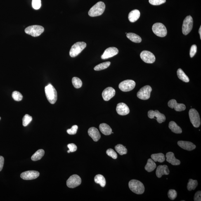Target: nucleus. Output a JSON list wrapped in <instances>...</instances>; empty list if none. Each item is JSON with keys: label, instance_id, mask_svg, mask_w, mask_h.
I'll list each match as a JSON object with an SVG mask.
<instances>
[{"label": "nucleus", "instance_id": "nucleus-41", "mask_svg": "<svg viewBox=\"0 0 201 201\" xmlns=\"http://www.w3.org/2000/svg\"><path fill=\"white\" fill-rule=\"evenodd\" d=\"M149 2L153 6H159L166 2V0H149Z\"/></svg>", "mask_w": 201, "mask_h": 201}, {"label": "nucleus", "instance_id": "nucleus-45", "mask_svg": "<svg viewBox=\"0 0 201 201\" xmlns=\"http://www.w3.org/2000/svg\"><path fill=\"white\" fill-rule=\"evenodd\" d=\"M194 200L195 201H201V192L200 191H199L195 193Z\"/></svg>", "mask_w": 201, "mask_h": 201}, {"label": "nucleus", "instance_id": "nucleus-28", "mask_svg": "<svg viewBox=\"0 0 201 201\" xmlns=\"http://www.w3.org/2000/svg\"><path fill=\"white\" fill-rule=\"evenodd\" d=\"M94 181L95 183L99 184L102 188H104L106 185V180L102 175H96L94 178Z\"/></svg>", "mask_w": 201, "mask_h": 201}, {"label": "nucleus", "instance_id": "nucleus-3", "mask_svg": "<svg viewBox=\"0 0 201 201\" xmlns=\"http://www.w3.org/2000/svg\"><path fill=\"white\" fill-rule=\"evenodd\" d=\"M105 8V3L103 2H99L90 9L88 15L91 17L100 16L104 13Z\"/></svg>", "mask_w": 201, "mask_h": 201}, {"label": "nucleus", "instance_id": "nucleus-49", "mask_svg": "<svg viewBox=\"0 0 201 201\" xmlns=\"http://www.w3.org/2000/svg\"><path fill=\"white\" fill-rule=\"evenodd\" d=\"M1 117H0V120H1Z\"/></svg>", "mask_w": 201, "mask_h": 201}, {"label": "nucleus", "instance_id": "nucleus-32", "mask_svg": "<svg viewBox=\"0 0 201 201\" xmlns=\"http://www.w3.org/2000/svg\"><path fill=\"white\" fill-rule=\"evenodd\" d=\"M115 149L118 153L121 155H125L127 153V149L122 144H118L116 146Z\"/></svg>", "mask_w": 201, "mask_h": 201}, {"label": "nucleus", "instance_id": "nucleus-22", "mask_svg": "<svg viewBox=\"0 0 201 201\" xmlns=\"http://www.w3.org/2000/svg\"><path fill=\"white\" fill-rule=\"evenodd\" d=\"M167 162H169L173 165H180L181 162L178 159H176L175 157L174 154L172 152H169L166 154Z\"/></svg>", "mask_w": 201, "mask_h": 201}, {"label": "nucleus", "instance_id": "nucleus-38", "mask_svg": "<svg viewBox=\"0 0 201 201\" xmlns=\"http://www.w3.org/2000/svg\"><path fill=\"white\" fill-rule=\"evenodd\" d=\"M168 195L170 199L171 200H174L177 197V192L174 190H169L168 192Z\"/></svg>", "mask_w": 201, "mask_h": 201}, {"label": "nucleus", "instance_id": "nucleus-46", "mask_svg": "<svg viewBox=\"0 0 201 201\" xmlns=\"http://www.w3.org/2000/svg\"><path fill=\"white\" fill-rule=\"evenodd\" d=\"M4 163V159L2 156H0V171L2 169Z\"/></svg>", "mask_w": 201, "mask_h": 201}, {"label": "nucleus", "instance_id": "nucleus-25", "mask_svg": "<svg viewBox=\"0 0 201 201\" xmlns=\"http://www.w3.org/2000/svg\"><path fill=\"white\" fill-rule=\"evenodd\" d=\"M169 127L172 132L176 133V134H181L182 132V130L181 128L174 121H171L169 122Z\"/></svg>", "mask_w": 201, "mask_h": 201}, {"label": "nucleus", "instance_id": "nucleus-47", "mask_svg": "<svg viewBox=\"0 0 201 201\" xmlns=\"http://www.w3.org/2000/svg\"><path fill=\"white\" fill-rule=\"evenodd\" d=\"M201 26L200 27V28L199 29V32L200 35V39H201Z\"/></svg>", "mask_w": 201, "mask_h": 201}, {"label": "nucleus", "instance_id": "nucleus-20", "mask_svg": "<svg viewBox=\"0 0 201 201\" xmlns=\"http://www.w3.org/2000/svg\"><path fill=\"white\" fill-rule=\"evenodd\" d=\"M88 134L95 142L98 141L101 137L98 130L94 127L90 128L88 129Z\"/></svg>", "mask_w": 201, "mask_h": 201}, {"label": "nucleus", "instance_id": "nucleus-43", "mask_svg": "<svg viewBox=\"0 0 201 201\" xmlns=\"http://www.w3.org/2000/svg\"><path fill=\"white\" fill-rule=\"evenodd\" d=\"M197 51V47L196 45L194 44L192 45L190 50V56L192 58L195 55Z\"/></svg>", "mask_w": 201, "mask_h": 201}, {"label": "nucleus", "instance_id": "nucleus-31", "mask_svg": "<svg viewBox=\"0 0 201 201\" xmlns=\"http://www.w3.org/2000/svg\"><path fill=\"white\" fill-rule=\"evenodd\" d=\"M177 74L178 77L179 78L185 82H189L190 79L188 76L185 74L183 71L181 69H178L177 71Z\"/></svg>", "mask_w": 201, "mask_h": 201}, {"label": "nucleus", "instance_id": "nucleus-44", "mask_svg": "<svg viewBox=\"0 0 201 201\" xmlns=\"http://www.w3.org/2000/svg\"><path fill=\"white\" fill-rule=\"evenodd\" d=\"M67 147L69 149L70 152H73L76 151L77 150V147L76 145L74 143H70L67 145Z\"/></svg>", "mask_w": 201, "mask_h": 201}, {"label": "nucleus", "instance_id": "nucleus-7", "mask_svg": "<svg viewBox=\"0 0 201 201\" xmlns=\"http://www.w3.org/2000/svg\"><path fill=\"white\" fill-rule=\"evenodd\" d=\"M191 122L194 127L198 128L200 127L201 121L200 116L198 112L195 109H191L189 112Z\"/></svg>", "mask_w": 201, "mask_h": 201}, {"label": "nucleus", "instance_id": "nucleus-11", "mask_svg": "<svg viewBox=\"0 0 201 201\" xmlns=\"http://www.w3.org/2000/svg\"><path fill=\"white\" fill-rule=\"evenodd\" d=\"M82 180L77 175H72L66 181L67 186L70 188H74L79 186L81 184Z\"/></svg>", "mask_w": 201, "mask_h": 201}, {"label": "nucleus", "instance_id": "nucleus-14", "mask_svg": "<svg viewBox=\"0 0 201 201\" xmlns=\"http://www.w3.org/2000/svg\"><path fill=\"white\" fill-rule=\"evenodd\" d=\"M40 173L36 171H28L21 173V177L24 180H32L39 177Z\"/></svg>", "mask_w": 201, "mask_h": 201}, {"label": "nucleus", "instance_id": "nucleus-13", "mask_svg": "<svg viewBox=\"0 0 201 201\" xmlns=\"http://www.w3.org/2000/svg\"><path fill=\"white\" fill-rule=\"evenodd\" d=\"M140 57L143 61L148 63H154L156 59L155 55L150 51L144 50L142 52Z\"/></svg>", "mask_w": 201, "mask_h": 201}, {"label": "nucleus", "instance_id": "nucleus-37", "mask_svg": "<svg viewBox=\"0 0 201 201\" xmlns=\"http://www.w3.org/2000/svg\"><path fill=\"white\" fill-rule=\"evenodd\" d=\"M12 97L14 100L17 101H20L23 98V96L21 93L17 91L13 92L12 93Z\"/></svg>", "mask_w": 201, "mask_h": 201}, {"label": "nucleus", "instance_id": "nucleus-40", "mask_svg": "<svg viewBox=\"0 0 201 201\" xmlns=\"http://www.w3.org/2000/svg\"><path fill=\"white\" fill-rule=\"evenodd\" d=\"M32 5L33 8L35 9H39L41 6V0H32Z\"/></svg>", "mask_w": 201, "mask_h": 201}, {"label": "nucleus", "instance_id": "nucleus-2", "mask_svg": "<svg viewBox=\"0 0 201 201\" xmlns=\"http://www.w3.org/2000/svg\"><path fill=\"white\" fill-rule=\"evenodd\" d=\"M46 97L48 101L51 104H54L57 101L58 95L56 90L52 85L49 84L45 88Z\"/></svg>", "mask_w": 201, "mask_h": 201}, {"label": "nucleus", "instance_id": "nucleus-15", "mask_svg": "<svg viewBox=\"0 0 201 201\" xmlns=\"http://www.w3.org/2000/svg\"><path fill=\"white\" fill-rule=\"evenodd\" d=\"M119 53V50L115 47H110L105 50L101 58L103 59H106L116 56Z\"/></svg>", "mask_w": 201, "mask_h": 201}, {"label": "nucleus", "instance_id": "nucleus-21", "mask_svg": "<svg viewBox=\"0 0 201 201\" xmlns=\"http://www.w3.org/2000/svg\"><path fill=\"white\" fill-rule=\"evenodd\" d=\"M169 174V170L167 165L158 166L156 171L157 176L159 178L161 177L163 175H168Z\"/></svg>", "mask_w": 201, "mask_h": 201}, {"label": "nucleus", "instance_id": "nucleus-36", "mask_svg": "<svg viewBox=\"0 0 201 201\" xmlns=\"http://www.w3.org/2000/svg\"><path fill=\"white\" fill-rule=\"evenodd\" d=\"M32 120V117L28 114H25L22 119V124L24 127L27 126Z\"/></svg>", "mask_w": 201, "mask_h": 201}, {"label": "nucleus", "instance_id": "nucleus-26", "mask_svg": "<svg viewBox=\"0 0 201 201\" xmlns=\"http://www.w3.org/2000/svg\"><path fill=\"white\" fill-rule=\"evenodd\" d=\"M157 167L156 164L152 159H149L146 165L145 166L146 170L148 172H151L153 171Z\"/></svg>", "mask_w": 201, "mask_h": 201}, {"label": "nucleus", "instance_id": "nucleus-8", "mask_svg": "<svg viewBox=\"0 0 201 201\" xmlns=\"http://www.w3.org/2000/svg\"><path fill=\"white\" fill-rule=\"evenodd\" d=\"M193 18L191 16H187L184 20L182 32L184 35H187L191 32L193 28Z\"/></svg>", "mask_w": 201, "mask_h": 201}, {"label": "nucleus", "instance_id": "nucleus-17", "mask_svg": "<svg viewBox=\"0 0 201 201\" xmlns=\"http://www.w3.org/2000/svg\"><path fill=\"white\" fill-rule=\"evenodd\" d=\"M116 91L113 88L109 87L105 88L102 93V97L105 101H108L115 95Z\"/></svg>", "mask_w": 201, "mask_h": 201}, {"label": "nucleus", "instance_id": "nucleus-23", "mask_svg": "<svg viewBox=\"0 0 201 201\" xmlns=\"http://www.w3.org/2000/svg\"><path fill=\"white\" fill-rule=\"evenodd\" d=\"M140 15V12L138 10H133L129 13L128 18L130 22H135L139 18Z\"/></svg>", "mask_w": 201, "mask_h": 201}, {"label": "nucleus", "instance_id": "nucleus-5", "mask_svg": "<svg viewBox=\"0 0 201 201\" xmlns=\"http://www.w3.org/2000/svg\"><path fill=\"white\" fill-rule=\"evenodd\" d=\"M25 32L26 33L33 37H38L44 32V28L40 25H31L26 28Z\"/></svg>", "mask_w": 201, "mask_h": 201}, {"label": "nucleus", "instance_id": "nucleus-35", "mask_svg": "<svg viewBox=\"0 0 201 201\" xmlns=\"http://www.w3.org/2000/svg\"><path fill=\"white\" fill-rule=\"evenodd\" d=\"M72 83L74 87L77 89L80 88L82 86V81L78 78L74 77L73 78Z\"/></svg>", "mask_w": 201, "mask_h": 201}, {"label": "nucleus", "instance_id": "nucleus-18", "mask_svg": "<svg viewBox=\"0 0 201 201\" xmlns=\"http://www.w3.org/2000/svg\"><path fill=\"white\" fill-rule=\"evenodd\" d=\"M116 112L119 115L125 116L129 114L130 110L129 107L124 103H119L117 105Z\"/></svg>", "mask_w": 201, "mask_h": 201}, {"label": "nucleus", "instance_id": "nucleus-4", "mask_svg": "<svg viewBox=\"0 0 201 201\" xmlns=\"http://www.w3.org/2000/svg\"><path fill=\"white\" fill-rule=\"evenodd\" d=\"M86 44L84 42H78L74 44L70 50L69 55L72 58L77 56L86 47Z\"/></svg>", "mask_w": 201, "mask_h": 201}, {"label": "nucleus", "instance_id": "nucleus-48", "mask_svg": "<svg viewBox=\"0 0 201 201\" xmlns=\"http://www.w3.org/2000/svg\"><path fill=\"white\" fill-rule=\"evenodd\" d=\"M67 152H68V153H69L70 152V150H69L67 151Z\"/></svg>", "mask_w": 201, "mask_h": 201}, {"label": "nucleus", "instance_id": "nucleus-39", "mask_svg": "<svg viewBox=\"0 0 201 201\" xmlns=\"http://www.w3.org/2000/svg\"><path fill=\"white\" fill-rule=\"evenodd\" d=\"M106 154L108 156L112 157L114 159H116L117 155L115 151L112 149H109L106 151Z\"/></svg>", "mask_w": 201, "mask_h": 201}, {"label": "nucleus", "instance_id": "nucleus-12", "mask_svg": "<svg viewBox=\"0 0 201 201\" xmlns=\"http://www.w3.org/2000/svg\"><path fill=\"white\" fill-rule=\"evenodd\" d=\"M148 117L150 119H152L156 118L157 122L159 123H161L166 120V117L164 114L161 113L159 111L151 110L148 112Z\"/></svg>", "mask_w": 201, "mask_h": 201}, {"label": "nucleus", "instance_id": "nucleus-6", "mask_svg": "<svg viewBox=\"0 0 201 201\" xmlns=\"http://www.w3.org/2000/svg\"><path fill=\"white\" fill-rule=\"evenodd\" d=\"M152 29L154 33L158 37H163L167 36V29L165 26L162 23L157 22L154 24Z\"/></svg>", "mask_w": 201, "mask_h": 201}, {"label": "nucleus", "instance_id": "nucleus-1", "mask_svg": "<svg viewBox=\"0 0 201 201\" xmlns=\"http://www.w3.org/2000/svg\"><path fill=\"white\" fill-rule=\"evenodd\" d=\"M129 188L131 191L137 195H142L145 192V188L143 184L136 180H132L129 183Z\"/></svg>", "mask_w": 201, "mask_h": 201}, {"label": "nucleus", "instance_id": "nucleus-42", "mask_svg": "<svg viewBox=\"0 0 201 201\" xmlns=\"http://www.w3.org/2000/svg\"><path fill=\"white\" fill-rule=\"evenodd\" d=\"M78 126L77 125H74L70 129L67 130V132L70 135H75L77 133Z\"/></svg>", "mask_w": 201, "mask_h": 201}, {"label": "nucleus", "instance_id": "nucleus-19", "mask_svg": "<svg viewBox=\"0 0 201 201\" xmlns=\"http://www.w3.org/2000/svg\"><path fill=\"white\" fill-rule=\"evenodd\" d=\"M177 144L181 148L188 151L193 150L196 148V146L190 142L179 141L178 142Z\"/></svg>", "mask_w": 201, "mask_h": 201}, {"label": "nucleus", "instance_id": "nucleus-30", "mask_svg": "<svg viewBox=\"0 0 201 201\" xmlns=\"http://www.w3.org/2000/svg\"><path fill=\"white\" fill-rule=\"evenodd\" d=\"M44 150L40 149L38 150L36 153L32 155L31 159L33 161H37L40 160L44 156Z\"/></svg>", "mask_w": 201, "mask_h": 201}, {"label": "nucleus", "instance_id": "nucleus-27", "mask_svg": "<svg viewBox=\"0 0 201 201\" xmlns=\"http://www.w3.org/2000/svg\"><path fill=\"white\" fill-rule=\"evenodd\" d=\"M151 157L155 162H158L162 163L164 162L165 160V156L164 154L161 153L152 154Z\"/></svg>", "mask_w": 201, "mask_h": 201}, {"label": "nucleus", "instance_id": "nucleus-10", "mask_svg": "<svg viewBox=\"0 0 201 201\" xmlns=\"http://www.w3.org/2000/svg\"><path fill=\"white\" fill-rule=\"evenodd\" d=\"M136 86V83L132 80H126L123 81L119 85V88L123 92H129L131 91Z\"/></svg>", "mask_w": 201, "mask_h": 201}, {"label": "nucleus", "instance_id": "nucleus-24", "mask_svg": "<svg viewBox=\"0 0 201 201\" xmlns=\"http://www.w3.org/2000/svg\"><path fill=\"white\" fill-rule=\"evenodd\" d=\"M99 129L100 131L104 135H109L112 134V130L110 126L106 123H102L100 125Z\"/></svg>", "mask_w": 201, "mask_h": 201}, {"label": "nucleus", "instance_id": "nucleus-9", "mask_svg": "<svg viewBox=\"0 0 201 201\" xmlns=\"http://www.w3.org/2000/svg\"><path fill=\"white\" fill-rule=\"evenodd\" d=\"M152 88L149 85H146L142 88L138 92L137 96L138 98L142 100H147L150 97Z\"/></svg>", "mask_w": 201, "mask_h": 201}, {"label": "nucleus", "instance_id": "nucleus-16", "mask_svg": "<svg viewBox=\"0 0 201 201\" xmlns=\"http://www.w3.org/2000/svg\"><path fill=\"white\" fill-rule=\"evenodd\" d=\"M168 106L171 108H174L176 112H181L186 109V107L183 104H179L174 99L171 100L168 102Z\"/></svg>", "mask_w": 201, "mask_h": 201}, {"label": "nucleus", "instance_id": "nucleus-29", "mask_svg": "<svg viewBox=\"0 0 201 201\" xmlns=\"http://www.w3.org/2000/svg\"><path fill=\"white\" fill-rule=\"evenodd\" d=\"M126 36L128 39L134 43H140L142 40L141 38L139 36L133 33H128Z\"/></svg>", "mask_w": 201, "mask_h": 201}, {"label": "nucleus", "instance_id": "nucleus-33", "mask_svg": "<svg viewBox=\"0 0 201 201\" xmlns=\"http://www.w3.org/2000/svg\"><path fill=\"white\" fill-rule=\"evenodd\" d=\"M198 182L196 180H193L192 179L189 180L187 186V188L189 191L195 190L198 185Z\"/></svg>", "mask_w": 201, "mask_h": 201}, {"label": "nucleus", "instance_id": "nucleus-34", "mask_svg": "<svg viewBox=\"0 0 201 201\" xmlns=\"http://www.w3.org/2000/svg\"><path fill=\"white\" fill-rule=\"evenodd\" d=\"M110 62H107L99 64V65H97L96 66L94 67V70L99 71L106 69L110 66Z\"/></svg>", "mask_w": 201, "mask_h": 201}]
</instances>
